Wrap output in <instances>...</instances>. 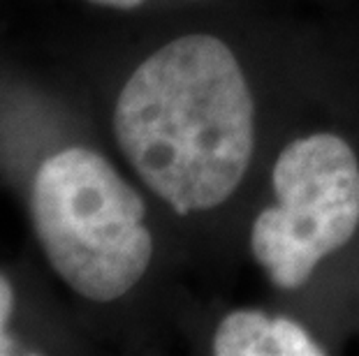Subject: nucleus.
I'll return each instance as SVG.
<instances>
[{"mask_svg": "<svg viewBox=\"0 0 359 356\" xmlns=\"http://www.w3.org/2000/svg\"><path fill=\"white\" fill-rule=\"evenodd\" d=\"M118 146L177 213L209 211L239 187L253 155V97L227 44L183 35L128 79L114 111Z\"/></svg>", "mask_w": 359, "mask_h": 356, "instance_id": "f257e3e1", "label": "nucleus"}, {"mask_svg": "<svg viewBox=\"0 0 359 356\" xmlns=\"http://www.w3.org/2000/svg\"><path fill=\"white\" fill-rule=\"evenodd\" d=\"M33 222L56 273L107 303L140 283L154 255L147 206L135 187L88 148H65L35 173Z\"/></svg>", "mask_w": 359, "mask_h": 356, "instance_id": "f03ea898", "label": "nucleus"}, {"mask_svg": "<svg viewBox=\"0 0 359 356\" xmlns=\"http://www.w3.org/2000/svg\"><path fill=\"white\" fill-rule=\"evenodd\" d=\"M278 204L257 215L250 248L280 290L306 285L313 271L359 227V162L336 134H311L273 166Z\"/></svg>", "mask_w": 359, "mask_h": 356, "instance_id": "7ed1b4c3", "label": "nucleus"}, {"mask_svg": "<svg viewBox=\"0 0 359 356\" xmlns=\"http://www.w3.org/2000/svg\"><path fill=\"white\" fill-rule=\"evenodd\" d=\"M218 356H320L325 350L299 324L266 317L257 310H236L218 324L213 336Z\"/></svg>", "mask_w": 359, "mask_h": 356, "instance_id": "20e7f679", "label": "nucleus"}, {"mask_svg": "<svg viewBox=\"0 0 359 356\" xmlns=\"http://www.w3.org/2000/svg\"><path fill=\"white\" fill-rule=\"evenodd\" d=\"M12 306H14L12 287L0 276V356L14 352V343L10 340V336H7V320H10Z\"/></svg>", "mask_w": 359, "mask_h": 356, "instance_id": "39448f33", "label": "nucleus"}, {"mask_svg": "<svg viewBox=\"0 0 359 356\" xmlns=\"http://www.w3.org/2000/svg\"><path fill=\"white\" fill-rule=\"evenodd\" d=\"M88 3L104 5V7H116V10H135V7H140L144 0H88Z\"/></svg>", "mask_w": 359, "mask_h": 356, "instance_id": "423d86ee", "label": "nucleus"}]
</instances>
